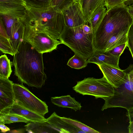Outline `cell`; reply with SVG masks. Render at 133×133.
Returning a JSON list of instances; mask_svg holds the SVG:
<instances>
[{"instance_id": "cb8c5ba5", "label": "cell", "mask_w": 133, "mask_h": 133, "mask_svg": "<svg viewBox=\"0 0 133 133\" xmlns=\"http://www.w3.org/2000/svg\"><path fill=\"white\" fill-rule=\"evenodd\" d=\"M87 60L79 55H74L69 60L67 65L72 68L79 69L85 68L87 65Z\"/></svg>"}, {"instance_id": "9c48e42d", "label": "cell", "mask_w": 133, "mask_h": 133, "mask_svg": "<svg viewBox=\"0 0 133 133\" xmlns=\"http://www.w3.org/2000/svg\"><path fill=\"white\" fill-rule=\"evenodd\" d=\"M62 11L66 26L74 28L82 26L86 24L79 3L74 2Z\"/></svg>"}, {"instance_id": "484cf974", "label": "cell", "mask_w": 133, "mask_h": 133, "mask_svg": "<svg viewBox=\"0 0 133 133\" xmlns=\"http://www.w3.org/2000/svg\"><path fill=\"white\" fill-rule=\"evenodd\" d=\"M0 50L3 53L14 56L15 53L8 38L0 35Z\"/></svg>"}, {"instance_id": "e0dca14e", "label": "cell", "mask_w": 133, "mask_h": 133, "mask_svg": "<svg viewBox=\"0 0 133 133\" xmlns=\"http://www.w3.org/2000/svg\"><path fill=\"white\" fill-rule=\"evenodd\" d=\"M51 101L53 104L59 107L70 108L75 111L80 110L82 107L81 103L69 95L52 97Z\"/></svg>"}, {"instance_id": "7a4b0ae2", "label": "cell", "mask_w": 133, "mask_h": 133, "mask_svg": "<svg viewBox=\"0 0 133 133\" xmlns=\"http://www.w3.org/2000/svg\"><path fill=\"white\" fill-rule=\"evenodd\" d=\"M133 18L124 4L111 8L93 32L95 50L103 51L106 43L113 35L129 29Z\"/></svg>"}, {"instance_id": "ac0fdd59", "label": "cell", "mask_w": 133, "mask_h": 133, "mask_svg": "<svg viewBox=\"0 0 133 133\" xmlns=\"http://www.w3.org/2000/svg\"><path fill=\"white\" fill-rule=\"evenodd\" d=\"M105 0H81V6L86 24L94 12L99 7L104 6Z\"/></svg>"}, {"instance_id": "9a60e30c", "label": "cell", "mask_w": 133, "mask_h": 133, "mask_svg": "<svg viewBox=\"0 0 133 133\" xmlns=\"http://www.w3.org/2000/svg\"><path fill=\"white\" fill-rule=\"evenodd\" d=\"M46 120L51 126L56 133H85L78 128L63 120L61 117L54 112Z\"/></svg>"}, {"instance_id": "f1b7e54d", "label": "cell", "mask_w": 133, "mask_h": 133, "mask_svg": "<svg viewBox=\"0 0 133 133\" xmlns=\"http://www.w3.org/2000/svg\"><path fill=\"white\" fill-rule=\"evenodd\" d=\"M74 2V0H52L51 6L62 11Z\"/></svg>"}, {"instance_id": "ba28073f", "label": "cell", "mask_w": 133, "mask_h": 133, "mask_svg": "<svg viewBox=\"0 0 133 133\" xmlns=\"http://www.w3.org/2000/svg\"><path fill=\"white\" fill-rule=\"evenodd\" d=\"M24 39L38 52L43 54L56 49L58 45L62 44L60 41L53 38L46 33L25 26Z\"/></svg>"}, {"instance_id": "5bb4252c", "label": "cell", "mask_w": 133, "mask_h": 133, "mask_svg": "<svg viewBox=\"0 0 133 133\" xmlns=\"http://www.w3.org/2000/svg\"><path fill=\"white\" fill-rule=\"evenodd\" d=\"M7 113L20 116L29 120L30 122L42 121L46 119L44 116L31 111L15 102L11 106L0 111V114Z\"/></svg>"}, {"instance_id": "d4e9b609", "label": "cell", "mask_w": 133, "mask_h": 133, "mask_svg": "<svg viewBox=\"0 0 133 133\" xmlns=\"http://www.w3.org/2000/svg\"><path fill=\"white\" fill-rule=\"evenodd\" d=\"M62 119L64 121L70 124L85 133H99L100 132L86 125L77 120L64 117H61Z\"/></svg>"}, {"instance_id": "44dd1931", "label": "cell", "mask_w": 133, "mask_h": 133, "mask_svg": "<svg viewBox=\"0 0 133 133\" xmlns=\"http://www.w3.org/2000/svg\"><path fill=\"white\" fill-rule=\"evenodd\" d=\"M107 11L104 6L99 7L92 14L86 24L91 26L93 32L102 21Z\"/></svg>"}, {"instance_id": "f546056e", "label": "cell", "mask_w": 133, "mask_h": 133, "mask_svg": "<svg viewBox=\"0 0 133 133\" xmlns=\"http://www.w3.org/2000/svg\"><path fill=\"white\" fill-rule=\"evenodd\" d=\"M127 46L133 58V23L130 26L127 35Z\"/></svg>"}, {"instance_id": "603a6c76", "label": "cell", "mask_w": 133, "mask_h": 133, "mask_svg": "<svg viewBox=\"0 0 133 133\" xmlns=\"http://www.w3.org/2000/svg\"><path fill=\"white\" fill-rule=\"evenodd\" d=\"M27 123L29 120L20 116L10 113L0 114V124H11L17 122Z\"/></svg>"}, {"instance_id": "836d02e7", "label": "cell", "mask_w": 133, "mask_h": 133, "mask_svg": "<svg viewBox=\"0 0 133 133\" xmlns=\"http://www.w3.org/2000/svg\"><path fill=\"white\" fill-rule=\"evenodd\" d=\"M83 32L86 34H90L93 33L91 28L89 25L86 24H84L82 26Z\"/></svg>"}, {"instance_id": "277c9868", "label": "cell", "mask_w": 133, "mask_h": 133, "mask_svg": "<svg viewBox=\"0 0 133 133\" xmlns=\"http://www.w3.org/2000/svg\"><path fill=\"white\" fill-rule=\"evenodd\" d=\"M82 26L70 28L65 25L59 40L62 44L70 48L75 54L88 60L95 50L93 33L85 34Z\"/></svg>"}, {"instance_id": "5b68a950", "label": "cell", "mask_w": 133, "mask_h": 133, "mask_svg": "<svg viewBox=\"0 0 133 133\" xmlns=\"http://www.w3.org/2000/svg\"><path fill=\"white\" fill-rule=\"evenodd\" d=\"M126 75L122 83L114 87V95L105 100L101 110L121 107L127 110L133 108V65L130 64L124 70Z\"/></svg>"}, {"instance_id": "8d00e7d4", "label": "cell", "mask_w": 133, "mask_h": 133, "mask_svg": "<svg viewBox=\"0 0 133 133\" xmlns=\"http://www.w3.org/2000/svg\"><path fill=\"white\" fill-rule=\"evenodd\" d=\"M129 122V124L128 128V132L129 133H133V121Z\"/></svg>"}, {"instance_id": "1f68e13d", "label": "cell", "mask_w": 133, "mask_h": 133, "mask_svg": "<svg viewBox=\"0 0 133 133\" xmlns=\"http://www.w3.org/2000/svg\"><path fill=\"white\" fill-rule=\"evenodd\" d=\"M127 46V43L119 45L109 51L113 55L120 57Z\"/></svg>"}, {"instance_id": "3957f363", "label": "cell", "mask_w": 133, "mask_h": 133, "mask_svg": "<svg viewBox=\"0 0 133 133\" xmlns=\"http://www.w3.org/2000/svg\"><path fill=\"white\" fill-rule=\"evenodd\" d=\"M26 7V15L23 21L25 26L43 31L59 39L65 26L62 11L51 6L42 8Z\"/></svg>"}, {"instance_id": "d6986e66", "label": "cell", "mask_w": 133, "mask_h": 133, "mask_svg": "<svg viewBox=\"0 0 133 133\" xmlns=\"http://www.w3.org/2000/svg\"><path fill=\"white\" fill-rule=\"evenodd\" d=\"M29 133H56L51 125L46 120L30 122L25 125Z\"/></svg>"}, {"instance_id": "6da1fadb", "label": "cell", "mask_w": 133, "mask_h": 133, "mask_svg": "<svg viewBox=\"0 0 133 133\" xmlns=\"http://www.w3.org/2000/svg\"><path fill=\"white\" fill-rule=\"evenodd\" d=\"M43 54L23 39L12 62L15 75L21 82L37 88L44 85L47 76L44 71Z\"/></svg>"}, {"instance_id": "4fadbf2b", "label": "cell", "mask_w": 133, "mask_h": 133, "mask_svg": "<svg viewBox=\"0 0 133 133\" xmlns=\"http://www.w3.org/2000/svg\"><path fill=\"white\" fill-rule=\"evenodd\" d=\"M120 57L113 55L109 51L95 50L87 60L88 63H92L97 65L107 64L119 68V66Z\"/></svg>"}, {"instance_id": "e575fe53", "label": "cell", "mask_w": 133, "mask_h": 133, "mask_svg": "<svg viewBox=\"0 0 133 133\" xmlns=\"http://www.w3.org/2000/svg\"><path fill=\"white\" fill-rule=\"evenodd\" d=\"M126 116L128 117L129 122L133 121V108L127 110Z\"/></svg>"}, {"instance_id": "8992f818", "label": "cell", "mask_w": 133, "mask_h": 133, "mask_svg": "<svg viewBox=\"0 0 133 133\" xmlns=\"http://www.w3.org/2000/svg\"><path fill=\"white\" fill-rule=\"evenodd\" d=\"M76 92L83 95H89L96 99L101 98L104 100L114 94V86L103 76L98 79L93 77L85 78L78 81L72 87Z\"/></svg>"}, {"instance_id": "4316f807", "label": "cell", "mask_w": 133, "mask_h": 133, "mask_svg": "<svg viewBox=\"0 0 133 133\" xmlns=\"http://www.w3.org/2000/svg\"><path fill=\"white\" fill-rule=\"evenodd\" d=\"M26 6L36 8H46L51 6L52 0H23Z\"/></svg>"}, {"instance_id": "7402d4cb", "label": "cell", "mask_w": 133, "mask_h": 133, "mask_svg": "<svg viewBox=\"0 0 133 133\" xmlns=\"http://www.w3.org/2000/svg\"><path fill=\"white\" fill-rule=\"evenodd\" d=\"M12 62L5 55L0 57V77L9 78L12 72Z\"/></svg>"}, {"instance_id": "d590c367", "label": "cell", "mask_w": 133, "mask_h": 133, "mask_svg": "<svg viewBox=\"0 0 133 133\" xmlns=\"http://www.w3.org/2000/svg\"><path fill=\"white\" fill-rule=\"evenodd\" d=\"M4 124H0V129L1 131L3 132H5L10 131V129Z\"/></svg>"}, {"instance_id": "30bf717a", "label": "cell", "mask_w": 133, "mask_h": 133, "mask_svg": "<svg viewBox=\"0 0 133 133\" xmlns=\"http://www.w3.org/2000/svg\"><path fill=\"white\" fill-rule=\"evenodd\" d=\"M26 10L23 0H0V15H7L23 21Z\"/></svg>"}, {"instance_id": "74e56055", "label": "cell", "mask_w": 133, "mask_h": 133, "mask_svg": "<svg viewBox=\"0 0 133 133\" xmlns=\"http://www.w3.org/2000/svg\"><path fill=\"white\" fill-rule=\"evenodd\" d=\"M81 0H74V2L79 3Z\"/></svg>"}, {"instance_id": "52a82bcc", "label": "cell", "mask_w": 133, "mask_h": 133, "mask_svg": "<svg viewBox=\"0 0 133 133\" xmlns=\"http://www.w3.org/2000/svg\"><path fill=\"white\" fill-rule=\"evenodd\" d=\"M15 102L36 113L44 116L48 112L46 103L36 97L22 84L14 83Z\"/></svg>"}, {"instance_id": "2e32d148", "label": "cell", "mask_w": 133, "mask_h": 133, "mask_svg": "<svg viewBox=\"0 0 133 133\" xmlns=\"http://www.w3.org/2000/svg\"><path fill=\"white\" fill-rule=\"evenodd\" d=\"M25 29V25L21 20L15 23L11 27L9 39L15 54L23 40Z\"/></svg>"}, {"instance_id": "d6a6232c", "label": "cell", "mask_w": 133, "mask_h": 133, "mask_svg": "<svg viewBox=\"0 0 133 133\" xmlns=\"http://www.w3.org/2000/svg\"><path fill=\"white\" fill-rule=\"evenodd\" d=\"M124 4L127 7L129 12L133 18V0H127Z\"/></svg>"}, {"instance_id": "8fae6325", "label": "cell", "mask_w": 133, "mask_h": 133, "mask_svg": "<svg viewBox=\"0 0 133 133\" xmlns=\"http://www.w3.org/2000/svg\"><path fill=\"white\" fill-rule=\"evenodd\" d=\"M14 84L9 78L0 77V111L15 103Z\"/></svg>"}, {"instance_id": "ffe728a7", "label": "cell", "mask_w": 133, "mask_h": 133, "mask_svg": "<svg viewBox=\"0 0 133 133\" xmlns=\"http://www.w3.org/2000/svg\"><path fill=\"white\" fill-rule=\"evenodd\" d=\"M129 30L123 31L112 35L107 42L102 51H109L119 45L127 43Z\"/></svg>"}, {"instance_id": "7c38bea8", "label": "cell", "mask_w": 133, "mask_h": 133, "mask_svg": "<svg viewBox=\"0 0 133 133\" xmlns=\"http://www.w3.org/2000/svg\"><path fill=\"white\" fill-rule=\"evenodd\" d=\"M104 77L115 87H118L122 82L126 74L124 70L107 64L97 65Z\"/></svg>"}, {"instance_id": "83f0119b", "label": "cell", "mask_w": 133, "mask_h": 133, "mask_svg": "<svg viewBox=\"0 0 133 133\" xmlns=\"http://www.w3.org/2000/svg\"><path fill=\"white\" fill-rule=\"evenodd\" d=\"M0 15V17L2 18L3 20L9 38L12 26L15 23L20 20L7 15Z\"/></svg>"}, {"instance_id": "4dcf8cb0", "label": "cell", "mask_w": 133, "mask_h": 133, "mask_svg": "<svg viewBox=\"0 0 133 133\" xmlns=\"http://www.w3.org/2000/svg\"><path fill=\"white\" fill-rule=\"evenodd\" d=\"M127 0H105L104 6L107 10L116 6L124 4Z\"/></svg>"}]
</instances>
